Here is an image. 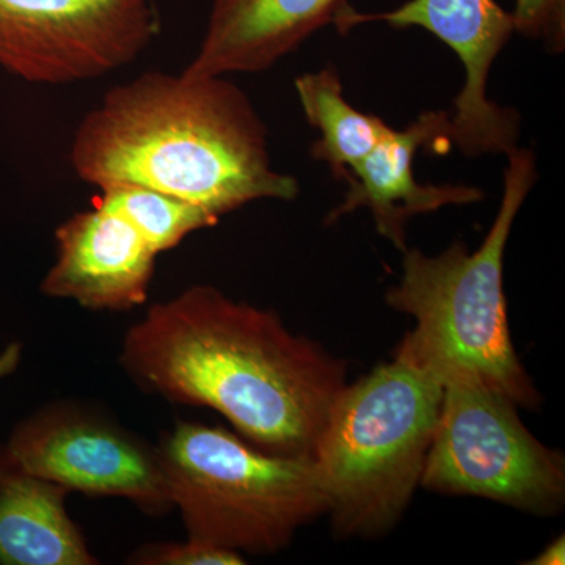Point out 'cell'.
Returning a JSON list of instances; mask_svg holds the SVG:
<instances>
[{"label":"cell","mask_w":565,"mask_h":565,"mask_svg":"<svg viewBox=\"0 0 565 565\" xmlns=\"http://www.w3.org/2000/svg\"><path fill=\"white\" fill-rule=\"evenodd\" d=\"M120 364L145 392L211 408L256 448L302 459H313L348 385L343 359L211 285L148 308L122 340Z\"/></svg>","instance_id":"obj_1"},{"label":"cell","mask_w":565,"mask_h":565,"mask_svg":"<svg viewBox=\"0 0 565 565\" xmlns=\"http://www.w3.org/2000/svg\"><path fill=\"white\" fill-rule=\"evenodd\" d=\"M71 166L96 188L143 185L218 218L300 193L275 170L266 125L228 76L148 71L115 85L77 126Z\"/></svg>","instance_id":"obj_2"},{"label":"cell","mask_w":565,"mask_h":565,"mask_svg":"<svg viewBox=\"0 0 565 565\" xmlns=\"http://www.w3.org/2000/svg\"><path fill=\"white\" fill-rule=\"evenodd\" d=\"M537 178L533 151L509 152L503 199L481 245L470 252L456 241L434 256L407 248L403 277L385 296L394 311L416 321L396 356L444 386H487L527 411L541 404V393L512 344L503 270L512 226Z\"/></svg>","instance_id":"obj_3"},{"label":"cell","mask_w":565,"mask_h":565,"mask_svg":"<svg viewBox=\"0 0 565 565\" xmlns=\"http://www.w3.org/2000/svg\"><path fill=\"white\" fill-rule=\"evenodd\" d=\"M444 385L394 355L334 401L315 463L334 534L388 533L422 486Z\"/></svg>","instance_id":"obj_4"},{"label":"cell","mask_w":565,"mask_h":565,"mask_svg":"<svg viewBox=\"0 0 565 565\" xmlns=\"http://www.w3.org/2000/svg\"><path fill=\"white\" fill-rule=\"evenodd\" d=\"M158 448L189 539L273 555L329 511L313 459L270 455L223 427L193 422L174 424Z\"/></svg>","instance_id":"obj_5"},{"label":"cell","mask_w":565,"mask_h":565,"mask_svg":"<svg viewBox=\"0 0 565 565\" xmlns=\"http://www.w3.org/2000/svg\"><path fill=\"white\" fill-rule=\"evenodd\" d=\"M419 487L556 515L564 508L565 462L527 430L514 401L487 386L451 382L444 386Z\"/></svg>","instance_id":"obj_6"},{"label":"cell","mask_w":565,"mask_h":565,"mask_svg":"<svg viewBox=\"0 0 565 565\" xmlns=\"http://www.w3.org/2000/svg\"><path fill=\"white\" fill-rule=\"evenodd\" d=\"M161 31L156 0H0V68L68 85L125 68Z\"/></svg>","instance_id":"obj_7"},{"label":"cell","mask_w":565,"mask_h":565,"mask_svg":"<svg viewBox=\"0 0 565 565\" xmlns=\"http://www.w3.org/2000/svg\"><path fill=\"white\" fill-rule=\"evenodd\" d=\"M29 473L88 497L125 498L148 515L172 511L158 446L82 401H55L25 416L6 441Z\"/></svg>","instance_id":"obj_8"},{"label":"cell","mask_w":565,"mask_h":565,"mask_svg":"<svg viewBox=\"0 0 565 565\" xmlns=\"http://www.w3.org/2000/svg\"><path fill=\"white\" fill-rule=\"evenodd\" d=\"M449 117L451 111H423L404 129H392L352 170L345 181L348 191L343 202L327 214V225L353 211L367 210L377 233L404 253L408 248L407 223L415 215L482 202L486 193L473 185L416 181L414 162L419 151L445 154L451 150Z\"/></svg>","instance_id":"obj_9"},{"label":"cell","mask_w":565,"mask_h":565,"mask_svg":"<svg viewBox=\"0 0 565 565\" xmlns=\"http://www.w3.org/2000/svg\"><path fill=\"white\" fill-rule=\"evenodd\" d=\"M55 262L40 291L93 311H129L147 302L159 253L106 207L76 212L55 230Z\"/></svg>","instance_id":"obj_10"},{"label":"cell","mask_w":565,"mask_h":565,"mask_svg":"<svg viewBox=\"0 0 565 565\" xmlns=\"http://www.w3.org/2000/svg\"><path fill=\"white\" fill-rule=\"evenodd\" d=\"M349 0H212L191 77L262 73L334 25Z\"/></svg>","instance_id":"obj_11"},{"label":"cell","mask_w":565,"mask_h":565,"mask_svg":"<svg viewBox=\"0 0 565 565\" xmlns=\"http://www.w3.org/2000/svg\"><path fill=\"white\" fill-rule=\"evenodd\" d=\"M70 493L29 473L0 444V564H99L66 511Z\"/></svg>","instance_id":"obj_12"},{"label":"cell","mask_w":565,"mask_h":565,"mask_svg":"<svg viewBox=\"0 0 565 565\" xmlns=\"http://www.w3.org/2000/svg\"><path fill=\"white\" fill-rule=\"evenodd\" d=\"M305 118L318 131L311 158L326 163L334 180L348 181L353 169L392 131L381 117L363 114L345 99L337 66L305 73L294 81Z\"/></svg>","instance_id":"obj_13"},{"label":"cell","mask_w":565,"mask_h":565,"mask_svg":"<svg viewBox=\"0 0 565 565\" xmlns=\"http://www.w3.org/2000/svg\"><path fill=\"white\" fill-rule=\"evenodd\" d=\"M98 204L131 223L159 255L221 221L196 204L136 184L103 188Z\"/></svg>","instance_id":"obj_14"},{"label":"cell","mask_w":565,"mask_h":565,"mask_svg":"<svg viewBox=\"0 0 565 565\" xmlns=\"http://www.w3.org/2000/svg\"><path fill=\"white\" fill-rule=\"evenodd\" d=\"M128 563L134 565H241L244 556L233 550L185 539L184 542H156L141 545Z\"/></svg>","instance_id":"obj_15"},{"label":"cell","mask_w":565,"mask_h":565,"mask_svg":"<svg viewBox=\"0 0 565 565\" xmlns=\"http://www.w3.org/2000/svg\"><path fill=\"white\" fill-rule=\"evenodd\" d=\"M511 14L515 33L542 41L553 54H563L565 0H515Z\"/></svg>","instance_id":"obj_16"},{"label":"cell","mask_w":565,"mask_h":565,"mask_svg":"<svg viewBox=\"0 0 565 565\" xmlns=\"http://www.w3.org/2000/svg\"><path fill=\"white\" fill-rule=\"evenodd\" d=\"M24 345L20 341H13L0 351V381L17 373L21 366Z\"/></svg>","instance_id":"obj_17"},{"label":"cell","mask_w":565,"mask_h":565,"mask_svg":"<svg viewBox=\"0 0 565 565\" xmlns=\"http://www.w3.org/2000/svg\"><path fill=\"white\" fill-rule=\"evenodd\" d=\"M565 539L564 535L555 539L552 544L545 546L533 561L526 564L533 565H563L565 563Z\"/></svg>","instance_id":"obj_18"}]
</instances>
